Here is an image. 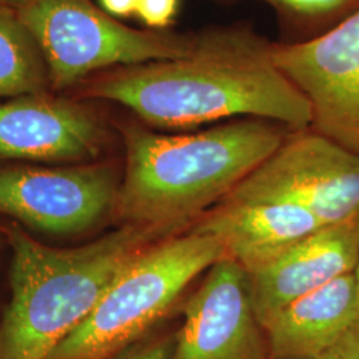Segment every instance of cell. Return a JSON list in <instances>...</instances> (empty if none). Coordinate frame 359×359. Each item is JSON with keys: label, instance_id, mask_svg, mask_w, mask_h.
<instances>
[{"label": "cell", "instance_id": "cell-15", "mask_svg": "<svg viewBox=\"0 0 359 359\" xmlns=\"http://www.w3.org/2000/svg\"><path fill=\"white\" fill-rule=\"evenodd\" d=\"M271 6L311 19H346L359 8V0H262Z\"/></svg>", "mask_w": 359, "mask_h": 359}, {"label": "cell", "instance_id": "cell-20", "mask_svg": "<svg viewBox=\"0 0 359 359\" xmlns=\"http://www.w3.org/2000/svg\"><path fill=\"white\" fill-rule=\"evenodd\" d=\"M354 280H355V289H357V299H358V309H359V259L357 262V266L354 269Z\"/></svg>", "mask_w": 359, "mask_h": 359}, {"label": "cell", "instance_id": "cell-7", "mask_svg": "<svg viewBox=\"0 0 359 359\" xmlns=\"http://www.w3.org/2000/svg\"><path fill=\"white\" fill-rule=\"evenodd\" d=\"M271 59L311 105L310 129L359 154V8L317 38L271 44Z\"/></svg>", "mask_w": 359, "mask_h": 359}, {"label": "cell", "instance_id": "cell-14", "mask_svg": "<svg viewBox=\"0 0 359 359\" xmlns=\"http://www.w3.org/2000/svg\"><path fill=\"white\" fill-rule=\"evenodd\" d=\"M48 80L36 39L18 11L0 0V97L38 95Z\"/></svg>", "mask_w": 359, "mask_h": 359}, {"label": "cell", "instance_id": "cell-9", "mask_svg": "<svg viewBox=\"0 0 359 359\" xmlns=\"http://www.w3.org/2000/svg\"><path fill=\"white\" fill-rule=\"evenodd\" d=\"M181 314L168 359H270L249 277L229 258L206 270Z\"/></svg>", "mask_w": 359, "mask_h": 359}, {"label": "cell", "instance_id": "cell-12", "mask_svg": "<svg viewBox=\"0 0 359 359\" xmlns=\"http://www.w3.org/2000/svg\"><path fill=\"white\" fill-rule=\"evenodd\" d=\"M321 221L286 201H222L189 229L217 241L224 258L252 274L318 231Z\"/></svg>", "mask_w": 359, "mask_h": 359}, {"label": "cell", "instance_id": "cell-21", "mask_svg": "<svg viewBox=\"0 0 359 359\" xmlns=\"http://www.w3.org/2000/svg\"><path fill=\"white\" fill-rule=\"evenodd\" d=\"M1 1H4V3H7V4H8L10 1H11V3H19V4H22V3H25L26 0H1Z\"/></svg>", "mask_w": 359, "mask_h": 359}, {"label": "cell", "instance_id": "cell-17", "mask_svg": "<svg viewBox=\"0 0 359 359\" xmlns=\"http://www.w3.org/2000/svg\"><path fill=\"white\" fill-rule=\"evenodd\" d=\"M180 0H137L136 15L154 29L169 26L179 10Z\"/></svg>", "mask_w": 359, "mask_h": 359}, {"label": "cell", "instance_id": "cell-2", "mask_svg": "<svg viewBox=\"0 0 359 359\" xmlns=\"http://www.w3.org/2000/svg\"><path fill=\"white\" fill-rule=\"evenodd\" d=\"M283 128L261 118L181 135L127 126L114 215L160 238L189 231L283 144Z\"/></svg>", "mask_w": 359, "mask_h": 359}, {"label": "cell", "instance_id": "cell-3", "mask_svg": "<svg viewBox=\"0 0 359 359\" xmlns=\"http://www.w3.org/2000/svg\"><path fill=\"white\" fill-rule=\"evenodd\" d=\"M11 246V299L0 321V359H48L88 318L116 276L160 238L121 225L77 248L41 244L19 226L6 231Z\"/></svg>", "mask_w": 359, "mask_h": 359}, {"label": "cell", "instance_id": "cell-16", "mask_svg": "<svg viewBox=\"0 0 359 359\" xmlns=\"http://www.w3.org/2000/svg\"><path fill=\"white\" fill-rule=\"evenodd\" d=\"M173 341L175 333L148 334L108 359H168Z\"/></svg>", "mask_w": 359, "mask_h": 359}, {"label": "cell", "instance_id": "cell-4", "mask_svg": "<svg viewBox=\"0 0 359 359\" xmlns=\"http://www.w3.org/2000/svg\"><path fill=\"white\" fill-rule=\"evenodd\" d=\"M221 258L216 240L191 231L149 245L48 359L111 358L151 334L185 289Z\"/></svg>", "mask_w": 359, "mask_h": 359}, {"label": "cell", "instance_id": "cell-11", "mask_svg": "<svg viewBox=\"0 0 359 359\" xmlns=\"http://www.w3.org/2000/svg\"><path fill=\"white\" fill-rule=\"evenodd\" d=\"M359 259V213L325 225L269 265L248 274L261 325L301 295L353 273Z\"/></svg>", "mask_w": 359, "mask_h": 359}, {"label": "cell", "instance_id": "cell-10", "mask_svg": "<svg viewBox=\"0 0 359 359\" xmlns=\"http://www.w3.org/2000/svg\"><path fill=\"white\" fill-rule=\"evenodd\" d=\"M102 142L99 120L79 104L41 93L0 103V160H90Z\"/></svg>", "mask_w": 359, "mask_h": 359}, {"label": "cell", "instance_id": "cell-5", "mask_svg": "<svg viewBox=\"0 0 359 359\" xmlns=\"http://www.w3.org/2000/svg\"><path fill=\"white\" fill-rule=\"evenodd\" d=\"M18 13L36 39L56 88H67L111 65L182 57L196 36L130 28L90 0H26Z\"/></svg>", "mask_w": 359, "mask_h": 359}, {"label": "cell", "instance_id": "cell-8", "mask_svg": "<svg viewBox=\"0 0 359 359\" xmlns=\"http://www.w3.org/2000/svg\"><path fill=\"white\" fill-rule=\"evenodd\" d=\"M120 188L107 164L0 169V213L53 234L86 231L115 212Z\"/></svg>", "mask_w": 359, "mask_h": 359}, {"label": "cell", "instance_id": "cell-6", "mask_svg": "<svg viewBox=\"0 0 359 359\" xmlns=\"http://www.w3.org/2000/svg\"><path fill=\"white\" fill-rule=\"evenodd\" d=\"M224 201H286L332 225L359 213V154L320 133L292 132Z\"/></svg>", "mask_w": 359, "mask_h": 359}, {"label": "cell", "instance_id": "cell-13", "mask_svg": "<svg viewBox=\"0 0 359 359\" xmlns=\"http://www.w3.org/2000/svg\"><path fill=\"white\" fill-rule=\"evenodd\" d=\"M358 322L353 271L292 301L262 327L270 359H311Z\"/></svg>", "mask_w": 359, "mask_h": 359}, {"label": "cell", "instance_id": "cell-1", "mask_svg": "<svg viewBox=\"0 0 359 359\" xmlns=\"http://www.w3.org/2000/svg\"><path fill=\"white\" fill-rule=\"evenodd\" d=\"M90 95L132 109L157 128H197L233 117L310 129L308 99L271 59V43L241 28L196 35L188 55L129 65L92 84Z\"/></svg>", "mask_w": 359, "mask_h": 359}, {"label": "cell", "instance_id": "cell-18", "mask_svg": "<svg viewBox=\"0 0 359 359\" xmlns=\"http://www.w3.org/2000/svg\"><path fill=\"white\" fill-rule=\"evenodd\" d=\"M311 359H359V322L337 339L332 346Z\"/></svg>", "mask_w": 359, "mask_h": 359}, {"label": "cell", "instance_id": "cell-19", "mask_svg": "<svg viewBox=\"0 0 359 359\" xmlns=\"http://www.w3.org/2000/svg\"><path fill=\"white\" fill-rule=\"evenodd\" d=\"M104 11L117 18H127L136 13L137 0H99Z\"/></svg>", "mask_w": 359, "mask_h": 359}]
</instances>
